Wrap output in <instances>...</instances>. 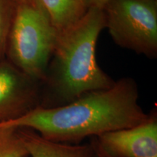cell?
<instances>
[{
	"mask_svg": "<svg viewBox=\"0 0 157 157\" xmlns=\"http://www.w3.org/2000/svg\"><path fill=\"white\" fill-rule=\"evenodd\" d=\"M16 0H0V61L5 60Z\"/></svg>",
	"mask_w": 157,
	"mask_h": 157,
	"instance_id": "cell-10",
	"label": "cell"
},
{
	"mask_svg": "<svg viewBox=\"0 0 157 157\" xmlns=\"http://www.w3.org/2000/svg\"><path fill=\"white\" fill-rule=\"evenodd\" d=\"M105 152L113 157H157V117L149 113L134 127L104 133L93 137Z\"/></svg>",
	"mask_w": 157,
	"mask_h": 157,
	"instance_id": "cell-6",
	"label": "cell"
},
{
	"mask_svg": "<svg viewBox=\"0 0 157 157\" xmlns=\"http://www.w3.org/2000/svg\"><path fill=\"white\" fill-rule=\"evenodd\" d=\"M105 29L121 48L157 57V0H109L103 9Z\"/></svg>",
	"mask_w": 157,
	"mask_h": 157,
	"instance_id": "cell-4",
	"label": "cell"
},
{
	"mask_svg": "<svg viewBox=\"0 0 157 157\" xmlns=\"http://www.w3.org/2000/svg\"><path fill=\"white\" fill-rule=\"evenodd\" d=\"M92 144H93L94 151H95V157H113L104 151L103 149L97 144L93 137V140H92Z\"/></svg>",
	"mask_w": 157,
	"mask_h": 157,
	"instance_id": "cell-11",
	"label": "cell"
},
{
	"mask_svg": "<svg viewBox=\"0 0 157 157\" xmlns=\"http://www.w3.org/2000/svg\"><path fill=\"white\" fill-rule=\"evenodd\" d=\"M109 0H88L89 7L103 10Z\"/></svg>",
	"mask_w": 157,
	"mask_h": 157,
	"instance_id": "cell-12",
	"label": "cell"
},
{
	"mask_svg": "<svg viewBox=\"0 0 157 157\" xmlns=\"http://www.w3.org/2000/svg\"><path fill=\"white\" fill-rule=\"evenodd\" d=\"M42 103V82L7 59L0 61V124L26 114Z\"/></svg>",
	"mask_w": 157,
	"mask_h": 157,
	"instance_id": "cell-5",
	"label": "cell"
},
{
	"mask_svg": "<svg viewBox=\"0 0 157 157\" xmlns=\"http://www.w3.org/2000/svg\"><path fill=\"white\" fill-rule=\"evenodd\" d=\"M148 117L139 104L137 82L124 77L108 89L90 92L65 105L38 106L0 127L29 128L48 140L76 144L86 137L134 127Z\"/></svg>",
	"mask_w": 157,
	"mask_h": 157,
	"instance_id": "cell-1",
	"label": "cell"
},
{
	"mask_svg": "<svg viewBox=\"0 0 157 157\" xmlns=\"http://www.w3.org/2000/svg\"><path fill=\"white\" fill-rule=\"evenodd\" d=\"M16 1H21V0H16Z\"/></svg>",
	"mask_w": 157,
	"mask_h": 157,
	"instance_id": "cell-13",
	"label": "cell"
},
{
	"mask_svg": "<svg viewBox=\"0 0 157 157\" xmlns=\"http://www.w3.org/2000/svg\"><path fill=\"white\" fill-rule=\"evenodd\" d=\"M104 29L103 10L90 7L77 23L59 34L42 82L40 106L65 105L115 83L101 69L96 58L98 39Z\"/></svg>",
	"mask_w": 157,
	"mask_h": 157,
	"instance_id": "cell-2",
	"label": "cell"
},
{
	"mask_svg": "<svg viewBox=\"0 0 157 157\" xmlns=\"http://www.w3.org/2000/svg\"><path fill=\"white\" fill-rule=\"evenodd\" d=\"M0 157H28L17 128L0 127Z\"/></svg>",
	"mask_w": 157,
	"mask_h": 157,
	"instance_id": "cell-9",
	"label": "cell"
},
{
	"mask_svg": "<svg viewBox=\"0 0 157 157\" xmlns=\"http://www.w3.org/2000/svg\"><path fill=\"white\" fill-rule=\"evenodd\" d=\"M58 35L38 0L16 1L7 41V60L42 82Z\"/></svg>",
	"mask_w": 157,
	"mask_h": 157,
	"instance_id": "cell-3",
	"label": "cell"
},
{
	"mask_svg": "<svg viewBox=\"0 0 157 157\" xmlns=\"http://www.w3.org/2000/svg\"><path fill=\"white\" fill-rule=\"evenodd\" d=\"M30 157H95L92 143L73 144L58 143L42 137L29 128H17Z\"/></svg>",
	"mask_w": 157,
	"mask_h": 157,
	"instance_id": "cell-7",
	"label": "cell"
},
{
	"mask_svg": "<svg viewBox=\"0 0 157 157\" xmlns=\"http://www.w3.org/2000/svg\"><path fill=\"white\" fill-rule=\"evenodd\" d=\"M58 34L79 21L90 9L88 0H38Z\"/></svg>",
	"mask_w": 157,
	"mask_h": 157,
	"instance_id": "cell-8",
	"label": "cell"
}]
</instances>
